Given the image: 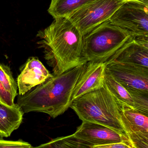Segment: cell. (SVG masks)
I'll use <instances>...</instances> for the list:
<instances>
[{
  "label": "cell",
  "instance_id": "obj_4",
  "mask_svg": "<svg viewBox=\"0 0 148 148\" xmlns=\"http://www.w3.org/2000/svg\"><path fill=\"white\" fill-rule=\"evenodd\" d=\"M132 37L126 29L106 21L83 36V58L87 62L107 63Z\"/></svg>",
  "mask_w": 148,
  "mask_h": 148
},
{
  "label": "cell",
  "instance_id": "obj_17",
  "mask_svg": "<svg viewBox=\"0 0 148 148\" xmlns=\"http://www.w3.org/2000/svg\"><path fill=\"white\" fill-rule=\"evenodd\" d=\"M0 82L6 91L14 99L17 95V83L13 78L10 68L0 63Z\"/></svg>",
  "mask_w": 148,
  "mask_h": 148
},
{
  "label": "cell",
  "instance_id": "obj_16",
  "mask_svg": "<svg viewBox=\"0 0 148 148\" xmlns=\"http://www.w3.org/2000/svg\"><path fill=\"white\" fill-rule=\"evenodd\" d=\"M91 145L76 138L74 135L57 137L33 148H92Z\"/></svg>",
  "mask_w": 148,
  "mask_h": 148
},
{
  "label": "cell",
  "instance_id": "obj_13",
  "mask_svg": "<svg viewBox=\"0 0 148 148\" xmlns=\"http://www.w3.org/2000/svg\"><path fill=\"white\" fill-rule=\"evenodd\" d=\"M23 114L17 103L10 106L0 101V138L9 137L19 128Z\"/></svg>",
  "mask_w": 148,
  "mask_h": 148
},
{
  "label": "cell",
  "instance_id": "obj_2",
  "mask_svg": "<svg viewBox=\"0 0 148 148\" xmlns=\"http://www.w3.org/2000/svg\"><path fill=\"white\" fill-rule=\"evenodd\" d=\"M87 63L53 75L35 88L19 95L17 104L24 113H44L53 118L63 114L71 106L75 87Z\"/></svg>",
  "mask_w": 148,
  "mask_h": 148
},
{
  "label": "cell",
  "instance_id": "obj_7",
  "mask_svg": "<svg viewBox=\"0 0 148 148\" xmlns=\"http://www.w3.org/2000/svg\"><path fill=\"white\" fill-rule=\"evenodd\" d=\"M120 104L122 123L131 146L134 148H148V114Z\"/></svg>",
  "mask_w": 148,
  "mask_h": 148
},
{
  "label": "cell",
  "instance_id": "obj_5",
  "mask_svg": "<svg viewBox=\"0 0 148 148\" xmlns=\"http://www.w3.org/2000/svg\"><path fill=\"white\" fill-rule=\"evenodd\" d=\"M127 1L95 0L76 10L67 17L83 36L108 21L116 10Z\"/></svg>",
  "mask_w": 148,
  "mask_h": 148
},
{
  "label": "cell",
  "instance_id": "obj_12",
  "mask_svg": "<svg viewBox=\"0 0 148 148\" xmlns=\"http://www.w3.org/2000/svg\"><path fill=\"white\" fill-rule=\"evenodd\" d=\"M105 63L88 62L80 76L72 95V101L89 92L101 88L104 84L106 75Z\"/></svg>",
  "mask_w": 148,
  "mask_h": 148
},
{
  "label": "cell",
  "instance_id": "obj_20",
  "mask_svg": "<svg viewBox=\"0 0 148 148\" xmlns=\"http://www.w3.org/2000/svg\"><path fill=\"white\" fill-rule=\"evenodd\" d=\"M92 148H134L131 144L121 142L111 143L106 145L94 146Z\"/></svg>",
  "mask_w": 148,
  "mask_h": 148
},
{
  "label": "cell",
  "instance_id": "obj_19",
  "mask_svg": "<svg viewBox=\"0 0 148 148\" xmlns=\"http://www.w3.org/2000/svg\"><path fill=\"white\" fill-rule=\"evenodd\" d=\"M14 100L10 93L5 90L0 82V101L10 106L14 104Z\"/></svg>",
  "mask_w": 148,
  "mask_h": 148
},
{
  "label": "cell",
  "instance_id": "obj_22",
  "mask_svg": "<svg viewBox=\"0 0 148 148\" xmlns=\"http://www.w3.org/2000/svg\"><path fill=\"white\" fill-rule=\"evenodd\" d=\"M143 2L145 3V4L148 5V0H142Z\"/></svg>",
  "mask_w": 148,
  "mask_h": 148
},
{
  "label": "cell",
  "instance_id": "obj_1",
  "mask_svg": "<svg viewBox=\"0 0 148 148\" xmlns=\"http://www.w3.org/2000/svg\"><path fill=\"white\" fill-rule=\"evenodd\" d=\"M36 37L53 75L87 63L82 57L83 36L67 17L54 19L48 27L38 31Z\"/></svg>",
  "mask_w": 148,
  "mask_h": 148
},
{
  "label": "cell",
  "instance_id": "obj_14",
  "mask_svg": "<svg viewBox=\"0 0 148 148\" xmlns=\"http://www.w3.org/2000/svg\"><path fill=\"white\" fill-rule=\"evenodd\" d=\"M95 0H51L48 13L54 19L67 17L84 5Z\"/></svg>",
  "mask_w": 148,
  "mask_h": 148
},
{
  "label": "cell",
  "instance_id": "obj_15",
  "mask_svg": "<svg viewBox=\"0 0 148 148\" xmlns=\"http://www.w3.org/2000/svg\"><path fill=\"white\" fill-rule=\"evenodd\" d=\"M104 82L110 93L119 103L135 109L134 103L129 91L106 72Z\"/></svg>",
  "mask_w": 148,
  "mask_h": 148
},
{
  "label": "cell",
  "instance_id": "obj_9",
  "mask_svg": "<svg viewBox=\"0 0 148 148\" xmlns=\"http://www.w3.org/2000/svg\"><path fill=\"white\" fill-rule=\"evenodd\" d=\"M73 135L76 138L92 147L121 142L130 144L124 134L104 125L91 122L83 121Z\"/></svg>",
  "mask_w": 148,
  "mask_h": 148
},
{
  "label": "cell",
  "instance_id": "obj_6",
  "mask_svg": "<svg viewBox=\"0 0 148 148\" xmlns=\"http://www.w3.org/2000/svg\"><path fill=\"white\" fill-rule=\"evenodd\" d=\"M148 5L127 1L110 17V22L128 31L134 37H148Z\"/></svg>",
  "mask_w": 148,
  "mask_h": 148
},
{
  "label": "cell",
  "instance_id": "obj_11",
  "mask_svg": "<svg viewBox=\"0 0 148 148\" xmlns=\"http://www.w3.org/2000/svg\"><path fill=\"white\" fill-rule=\"evenodd\" d=\"M53 76L42 63L36 57H30L25 63L17 80L19 95H23L34 87Z\"/></svg>",
  "mask_w": 148,
  "mask_h": 148
},
{
  "label": "cell",
  "instance_id": "obj_8",
  "mask_svg": "<svg viewBox=\"0 0 148 148\" xmlns=\"http://www.w3.org/2000/svg\"><path fill=\"white\" fill-rule=\"evenodd\" d=\"M106 64V72L128 90H137L148 94V69L116 62Z\"/></svg>",
  "mask_w": 148,
  "mask_h": 148
},
{
  "label": "cell",
  "instance_id": "obj_10",
  "mask_svg": "<svg viewBox=\"0 0 148 148\" xmlns=\"http://www.w3.org/2000/svg\"><path fill=\"white\" fill-rule=\"evenodd\" d=\"M116 62L148 69V37H132L107 63Z\"/></svg>",
  "mask_w": 148,
  "mask_h": 148
},
{
  "label": "cell",
  "instance_id": "obj_3",
  "mask_svg": "<svg viewBox=\"0 0 148 148\" xmlns=\"http://www.w3.org/2000/svg\"><path fill=\"white\" fill-rule=\"evenodd\" d=\"M70 108L82 121L99 123L125 134L121 120L120 104L105 82L100 88L74 100Z\"/></svg>",
  "mask_w": 148,
  "mask_h": 148
},
{
  "label": "cell",
  "instance_id": "obj_21",
  "mask_svg": "<svg viewBox=\"0 0 148 148\" xmlns=\"http://www.w3.org/2000/svg\"><path fill=\"white\" fill-rule=\"evenodd\" d=\"M126 1H134L144 3L142 0H124Z\"/></svg>",
  "mask_w": 148,
  "mask_h": 148
},
{
  "label": "cell",
  "instance_id": "obj_18",
  "mask_svg": "<svg viewBox=\"0 0 148 148\" xmlns=\"http://www.w3.org/2000/svg\"><path fill=\"white\" fill-rule=\"evenodd\" d=\"M29 143L20 140L17 141L6 140L0 138V148H33Z\"/></svg>",
  "mask_w": 148,
  "mask_h": 148
}]
</instances>
